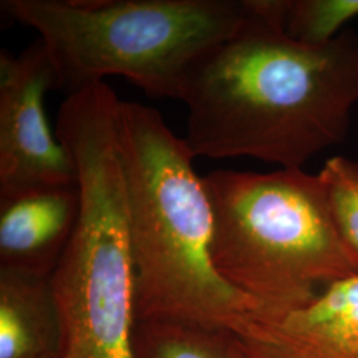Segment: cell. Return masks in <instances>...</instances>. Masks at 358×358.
Returning <instances> with one entry per match:
<instances>
[{
  "label": "cell",
  "mask_w": 358,
  "mask_h": 358,
  "mask_svg": "<svg viewBox=\"0 0 358 358\" xmlns=\"http://www.w3.org/2000/svg\"><path fill=\"white\" fill-rule=\"evenodd\" d=\"M287 0H251L244 26L199 65L182 101L192 155L301 169L344 141L358 101V34L307 45L284 29Z\"/></svg>",
  "instance_id": "obj_1"
},
{
  "label": "cell",
  "mask_w": 358,
  "mask_h": 358,
  "mask_svg": "<svg viewBox=\"0 0 358 358\" xmlns=\"http://www.w3.org/2000/svg\"><path fill=\"white\" fill-rule=\"evenodd\" d=\"M117 137L128 192L137 321L239 333L264 319L260 306L214 266L211 205L185 140L158 110L121 100Z\"/></svg>",
  "instance_id": "obj_2"
},
{
  "label": "cell",
  "mask_w": 358,
  "mask_h": 358,
  "mask_svg": "<svg viewBox=\"0 0 358 358\" xmlns=\"http://www.w3.org/2000/svg\"><path fill=\"white\" fill-rule=\"evenodd\" d=\"M35 29L66 96L122 76L182 101L195 69L251 15V0H1Z\"/></svg>",
  "instance_id": "obj_3"
},
{
  "label": "cell",
  "mask_w": 358,
  "mask_h": 358,
  "mask_svg": "<svg viewBox=\"0 0 358 358\" xmlns=\"http://www.w3.org/2000/svg\"><path fill=\"white\" fill-rule=\"evenodd\" d=\"M213 211L211 257L219 275L273 319L358 273L319 174L217 170L203 177Z\"/></svg>",
  "instance_id": "obj_4"
},
{
  "label": "cell",
  "mask_w": 358,
  "mask_h": 358,
  "mask_svg": "<svg viewBox=\"0 0 358 358\" xmlns=\"http://www.w3.org/2000/svg\"><path fill=\"white\" fill-rule=\"evenodd\" d=\"M80 192L76 227L50 276L57 358H133L137 325L128 192L117 136L90 127L64 142Z\"/></svg>",
  "instance_id": "obj_5"
},
{
  "label": "cell",
  "mask_w": 358,
  "mask_h": 358,
  "mask_svg": "<svg viewBox=\"0 0 358 358\" xmlns=\"http://www.w3.org/2000/svg\"><path fill=\"white\" fill-rule=\"evenodd\" d=\"M57 90L51 57L38 38L19 56L0 52V195L75 185L76 170L55 138L44 97Z\"/></svg>",
  "instance_id": "obj_6"
},
{
  "label": "cell",
  "mask_w": 358,
  "mask_h": 358,
  "mask_svg": "<svg viewBox=\"0 0 358 358\" xmlns=\"http://www.w3.org/2000/svg\"><path fill=\"white\" fill-rule=\"evenodd\" d=\"M247 358H358V273L312 301L236 333Z\"/></svg>",
  "instance_id": "obj_7"
},
{
  "label": "cell",
  "mask_w": 358,
  "mask_h": 358,
  "mask_svg": "<svg viewBox=\"0 0 358 358\" xmlns=\"http://www.w3.org/2000/svg\"><path fill=\"white\" fill-rule=\"evenodd\" d=\"M78 214L77 183L0 195V268L50 278Z\"/></svg>",
  "instance_id": "obj_8"
},
{
  "label": "cell",
  "mask_w": 358,
  "mask_h": 358,
  "mask_svg": "<svg viewBox=\"0 0 358 358\" xmlns=\"http://www.w3.org/2000/svg\"><path fill=\"white\" fill-rule=\"evenodd\" d=\"M50 278L0 268V358H57Z\"/></svg>",
  "instance_id": "obj_9"
},
{
  "label": "cell",
  "mask_w": 358,
  "mask_h": 358,
  "mask_svg": "<svg viewBox=\"0 0 358 358\" xmlns=\"http://www.w3.org/2000/svg\"><path fill=\"white\" fill-rule=\"evenodd\" d=\"M133 358H247L238 334L202 325L137 321Z\"/></svg>",
  "instance_id": "obj_10"
},
{
  "label": "cell",
  "mask_w": 358,
  "mask_h": 358,
  "mask_svg": "<svg viewBox=\"0 0 358 358\" xmlns=\"http://www.w3.org/2000/svg\"><path fill=\"white\" fill-rule=\"evenodd\" d=\"M356 16L358 0H287L284 29L299 43L324 45Z\"/></svg>",
  "instance_id": "obj_11"
},
{
  "label": "cell",
  "mask_w": 358,
  "mask_h": 358,
  "mask_svg": "<svg viewBox=\"0 0 358 358\" xmlns=\"http://www.w3.org/2000/svg\"><path fill=\"white\" fill-rule=\"evenodd\" d=\"M340 236L358 260V164L333 157L319 173Z\"/></svg>",
  "instance_id": "obj_12"
}]
</instances>
